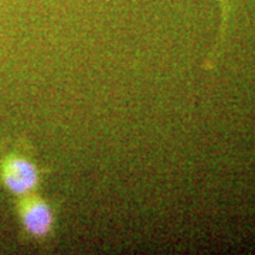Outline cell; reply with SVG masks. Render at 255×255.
<instances>
[{"mask_svg": "<svg viewBox=\"0 0 255 255\" xmlns=\"http://www.w3.org/2000/svg\"><path fill=\"white\" fill-rule=\"evenodd\" d=\"M20 219L26 233L37 240H47L54 230V210L36 194L24 197L20 203Z\"/></svg>", "mask_w": 255, "mask_h": 255, "instance_id": "obj_1", "label": "cell"}, {"mask_svg": "<svg viewBox=\"0 0 255 255\" xmlns=\"http://www.w3.org/2000/svg\"><path fill=\"white\" fill-rule=\"evenodd\" d=\"M1 180L11 193L26 196L36 190L41 180V170L24 156H11L1 169Z\"/></svg>", "mask_w": 255, "mask_h": 255, "instance_id": "obj_2", "label": "cell"}, {"mask_svg": "<svg viewBox=\"0 0 255 255\" xmlns=\"http://www.w3.org/2000/svg\"><path fill=\"white\" fill-rule=\"evenodd\" d=\"M227 1L228 0H220V3H221V11H223V26H226V21H227Z\"/></svg>", "mask_w": 255, "mask_h": 255, "instance_id": "obj_3", "label": "cell"}]
</instances>
